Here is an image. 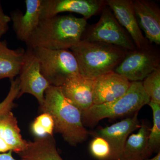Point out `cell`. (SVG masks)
<instances>
[{
    "instance_id": "cell-1",
    "label": "cell",
    "mask_w": 160,
    "mask_h": 160,
    "mask_svg": "<svg viewBox=\"0 0 160 160\" xmlns=\"http://www.w3.org/2000/svg\"><path fill=\"white\" fill-rule=\"evenodd\" d=\"M87 20L71 15L43 19L26 43L29 49H69L82 39Z\"/></svg>"
},
{
    "instance_id": "cell-2",
    "label": "cell",
    "mask_w": 160,
    "mask_h": 160,
    "mask_svg": "<svg viewBox=\"0 0 160 160\" xmlns=\"http://www.w3.org/2000/svg\"><path fill=\"white\" fill-rule=\"evenodd\" d=\"M40 109L51 116L54 131L69 145L77 146L88 138L89 133L83 125L82 112L65 98L59 87L50 86L46 89Z\"/></svg>"
},
{
    "instance_id": "cell-3",
    "label": "cell",
    "mask_w": 160,
    "mask_h": 160,
    "mask_svg": "<svg viewBox=\"0 0 160 160\" xmlns=\"http://www.w3.org/2000/svg\"><path fill=\"white\" fill-rule=\"evenodd\" d=\"M69 49L76 59L80 74L92 79L114 71L129 51L107 43L82 39Z\"/></svg>"
},
{
    "instance_id": "cell-4",
    "label": "cell",
    "mask_w": 160,
    "mask_h": 160,
    "mask_svg": "<svg viewBox=\"0 0 160 160\" xmlns=\"http://www.w3.org/2000/svg\"><path fill=\"white\" fill-rule=\"evenodd\" d=\"M150 99L144 90L142 82H131L129 89L121 97L110 102L93 105L82 112L84 126L92 127L105 118H116L134 114Z\"/></svg>"
},
{
    "instance_id": "cell-5",
    "label": "cell",
    "mask_w": 160,
    "mask_h": 160,
    "mask_svg": "<svg viewBox=\"0 0 160 160\" xmlns=\"http://www.w3.org/2000/svg\"><path fill=\"white\" fill-rule=\"evenodd\" d=\"M32 50L38 61L41 72L51 86L61 87L80 74L76 59L69 49L36 48Z\"/></svg>"
},
{
    "instance_id": "cell-6",
    "label": "cell",
    "mask_w": 160,
    "mask_h": 160,
    "mask_svg": "<svg viewBox=\"0 0 160 160\" xmlns=\"http://www.w3.org/2000/svg\"><path fill=\"white\" fill-rule=\"evenodd\" d=\"M82 39L107 43L128 51L136 49L128 32L120 25L111 10L106 7L102 11L98 22L86 28Z\"/></svg>"
},
{
    "instance_id": "cell-7",
    "label": "cell",
    "mask_w": 160,
    "mask_h": 160,
    "mask_svg": "<svg viewBox=\"0 0 160 160\" xmlns=\"http://www.w3.org/2000/svg\"><path fill=\"white\" fill-rule=\"evenodd\" d=\"M160 67L159 52L152 46L146 49L129 51L114 70L130 82H142Z\"/></svg>"
},
{
    "instance_id": "cell-8",
    "label": "cell",
    "mask_w": 160,
    "mask_h": 160,
    "mask_svg": "<svg viewBox=\"0 0 160 160\" xmlns=\"http://www.w3.org/2000/svg\"><path fill=\"white\" fill-rule=\"evenodd\" d=\"M19 75L20 91L18 98L25 93H29L36 98L40 107L42 106L45 91L51 85L41 72L38 61L31 49L28 48L25 52Z\"/></svg>"
},
{
    "instance_id": "cell-9",
    "label": "cell",
    "mask_w": 160,
    "mask_h": 160,
    "mask_svg": "<svg viewBox=\"0 0 160 160\" xmlns=\"http://www.w3.org/2000/svg\"><path fill=\"white\" fill-rule=\"evenodd\" d=\"M106 6V0H42L41 20L67 12L82 15L87 20Z\"/></svg>"
},
{
    "instance_id": "cell-10",
    "label": "cell",
    "mask_w": 160,
    "mask_h": 160,
    "mask_svg": "<svg viewBox=\"0 0 160 160\" xmlns=\"http://www.w3.org/2000/svg\"><path fill=\"white\" fill-rule=\"evenodd\" d=\"M106 5L133 41L137 49H146L152 46L143 36L135 14L132 0H106Z\"/></svg>"
},
{
    "instance_id": "cell-11",
    "label": "cell",
    "mask_w": 160,
    "mask_h": 160,
    "mask_svg": "<svg viewBox=\"0 0 160 160\" xmlns=\"http://www.w3.org/2000/svg\"><path fill=\"white\" fill-rule=\"evenodd\" d=\"M138 112L111 126L100 128L94 134L104 138L109 142L111 149L112 160H121L128 137L132 132L141 127Z\"/></svg>"
},
{
    "instance_id": "cell-12",
    "label": "cell",
    "mask_w": 160,
    "mask_h": 160,
    "mask_svg": "<svg viewBox=\"0 0 160 160\" xmlns=\"http://www.w3.org/2000/svg\"><path fill=\"white\" fill-rule=\"evenodd\" d=\"M131 83L114 71L97 78L93 82V105L110 102L117 99L129 89Z\"/></svg>"
},
{
    "instance_id": "cell-13",
    "label": "cell",
    "mask_w": 160,
    "mask_h": 160,
    "mask_svg": "<svg viewBox=\"0 0 160 160\" xmlns=\"http://www.w3.org/2000/svg\"><path fill=\"white\" fill-rule=\"evenodd\" d=\"M135 14L140 29L150 44L160 45V9L156 3L148 0L132 1Z\"/></svg>"
},
{
    "instance_id": "cell-14",
    "label": "cell",
    "mask_w": 160,
    "mask_h": 160,
    "mask_svg": "<svg viewBox=\"0 0 160 160\" xmlns=\"http://www.w3.org/2000/svg\"><path fill=\"white\" fill-rule=\"evenodd\" d=\"M42 0H26V10H19L10 13L12 27L18 39L27 42L41 21Z\"/></svg>"
},
{
    "instance_id": "cell-15",
    "label": "cell",
    "mask_w": 160,
    "mask_h": 160,
    "mask_svg": "<svg viewBox=\"0 0 160 160\" xmlns=\"http://www.w3.org/2000/svg\"><path fill=\"white\" fill-rule=\"evenodd\" d=\"M94 80L79 74L72 78L59 87L65 98L82 112L93 105Z\"/></svg>"
},
{
    "instance_id": "cell-16",
    "label": "cell",
    "mask_w": 160,
    "mask_h": 160,
    "mask_svg": "<svg viewBox=\"0 0 160 160\" xmlns=\"http://www.w3.org/2000/svg\"><path fill=\"white\" fill-rule=\"evenodd\" d=\"M28 142L23 139L18 121L11 111L0 116V153L11 151L18 154L27 148Z\"/></svg>"
},
{
    "instance_id": "cell-17",
    "label": "cell",
    "mask_w": 160,
    "mask_h": 160,
    "mask_svg": "<svg viewBox=\"0 0 160 160\" xmlns=\"http://www.w3.org/2000/svg\"><path fill=\"white\" fill-rule=\"evenodd\" d=\"M150 129L143 122L137 133L129 136L123 148L121 160H144L149 158L152 154L148 145Z\"/></svg>"
},
{
    "instance_id": "cell-18",
    "label": "cell",
    "mask_w": 160,
    "mask_h": 160,
    "mask_svg": "<svg viewBox=\"0 0 160 160\" xmlns=\"http://www.w3.org/2000/svg\"><path fill=\"white\" fill-rule=\"evenodd\" d=\"M18 155L21 160H63L58 152L53 136H50L28 142L27 148Z\"/></svg>"
},
{
    "instance_id": "cell-19",
    "label": "cell",
    "mask_w": 160,
    "mask_h": 160,
    "mask_svg": "<svg viewBox=\"0 0 160 160\" xmlns=\"http://www.w3.org/2000/svg\"><path fill=\"white\" fill-rule=\"evenodd\" d=\"M23 49H12L6 41H0V80L19 75L25 57Z\"/></svg>"
},
{
    "instance_id": "cell-20",
    "label": "cell",
    "mask_w": 160,
    "mask_h": 160,
    "mask_svg": "<svg viewBox=\"0 0 160 160\" xmlns=\"http://www.w3.org/2000/svg\"><path fill=\"white\" fill-rule=\"evenodd\" d=\"M148 105L152 112L153 124L148 137V145L152 153H158L160 148V104L150 101Z\"/></svg>"
},
{
    "instance_id": "cell-21",
    "label": "cell",
    "mask_w": 160,
    "mask_h": 160,
    "mask_svg": "<svg viewBox=\"0 0 160 160\" xmlns=\"http://www.w3.org/2000/svg\"><path fill=\"white\" fill-rule=\"evenodd\" d=\"M54 128V122L51 116L43 112L35 119L32 124L31 129L32 134L37 138H41L52 136Z\"/></svg>"
},
{
    "instance_id": "cell-22",
    "label": "cell",
    "mask_w": 160,
    "mask_h": 160,
    "mask_svg": "<svg viewBox=\"0 0 160 160\" xmlns=\"http://www.w3.org/2000/svg\"><path fill=\"white\" fill-rule=\"evenodd\" d=\"M92 156L97 160H112V151L107 140L99 136L95 135L89 146Z\"/></svg>"
},
{
    "instance_id": "cell-23",
    "label": "cell",
    "mask_w": 160,
    "mask_h": 160,
    "mask_svg": "<svg viewBox=\"0 0 160 160\" xmlns=\"http://www.w3.org/2000/svg\"><path fill=\"white\" fill-rule=\"evenodd\" d=\"M142 83L150 101L160 104V67L149 74Z\"/></svg>"
},
{
    "instance_id": "cell-24",
    "label": "cell",
    "mask_w": 160,
    "mask_h": 160,
    "mask_svg": "<svg viewBox=\"0 0 160 160\" xmlns=\"http://www.w3.org/2000/svg\"><path fill=\"white\" fill-rule=\"evenodd\" d=\"M10 89L7 96L2 102L0 103V116L11 111L15 107L14 101L18 98L20 91V81L19 77L10 79Z\"/></svg>"
},
{
    "instance_id": "cell-25",
    "label": "cell",
    "mask_w": 160,
    "mask_h": 160,
    "mask_svg": "<svg viewBox=\"0 0 160 160\" xmlns=\"http://www.w3.org/2000/svg\"><path fill=\"white\" fill-rule=\"evenodd\" d=\"M10 21V16L4 13L0 2V38L9 30V24Z\"/></svg>"
},
{
    "instance_id": "cell-26",
    "label": "cell",
    "mask_w": 160,
    "mask_h": 160,
    "mask_svg": "<svg viewBox=\"0 0 160 160\" xmlns=\"http://www.w3.org/2000/svg\"><path fill=\"white\" fill-rule=\"evenodd\" d=\"M12 152L11 151L4 153H0V160H17L12 156Z\"/></svg>"
},
{
    "instance_id": "cell-27",
    "label": "cell",
    "mask_w": 160,
    "mask_h": 160,
    "mask_svg": "<svg viewBox=\"0 0 160 160\" xmlns=\"http://www.w3.org/2000/svg\"><path fill=\"white\" fill-rule=\"evenodd\" d=\"M144 160H160V151L157 153L156 155L153 158Z\"/></svg>"
}]
</instances>
